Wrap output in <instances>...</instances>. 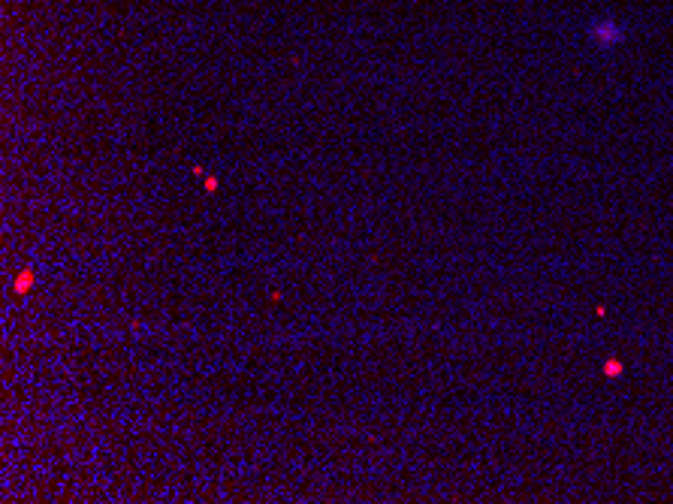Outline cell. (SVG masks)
Segmentation results:
<instances>
[{
	"label": "cell",
	"instance_id": "3957f363",
	"mask_svg": "<svg viewBox=\"0 0 673 504\" xmlns=\"http://www.w3.org/2000/svg\"><path fill=\"white\" fill-rule=\"evenodd\" d=\"M203 187H206L209 193H215V190H218V178H215V175H209V178L203 181Z\"/></svg>",
	"mask_w": 673,
	"mask_h": 504
},
{
	"label": "cell",
	"instance_id": "6da1fadb",
	"mask_svg": "<svg viewBox=\"0 0 673 504\" xmlns=\"http://www.w3.org/2000/svg\"><path fill=\"white\" fill-rule=\"evenodd\" d=\"M628 36V24L613 15H592L586 21V39L595 48H616Z\"/></svg>",
	"mask_w": 673,
	"mask_h": 504
},
{
	"label": "cell",
	"instance_id": "7a4b0ae2",
	"mask_svg": "<svg viewBox=\"0 0 673 504\" xmlns=\"http://www.w3.org/2000/svg\"><path fill=\"white\" fill-rule=\"evenodd\" d=\"M30 281H33V272H30V269H24V272L15 278V284H12V287H15V293H27V290H30Z\"/></svg>",
	"mask_w": 673,
	"mask_h": 504
}]
</instances>
